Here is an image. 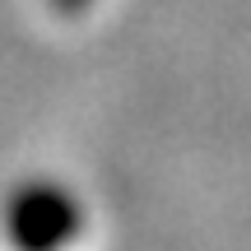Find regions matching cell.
<instances>
[{"label": "cell", "mask_w": 251, "mask_h": 251, "mask_svg": "<svg viewBox=\"0 0 251 251\" xmlns=\"http://www.w3.org/2000/svg\"><path fill=\"white\" fill-rule=\"evenodd\" d=\"M70 228H75L70 209L56 205V200L47 196V200L28 205L24 214L14 219V242L24 247V251H56L65 237H70Z\"/></svg>", "instance_id": "6da1fadb"}]
</instances>
